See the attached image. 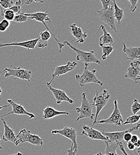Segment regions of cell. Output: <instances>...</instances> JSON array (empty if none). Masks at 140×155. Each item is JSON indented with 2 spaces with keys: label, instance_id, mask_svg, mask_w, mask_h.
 <instances>
[{
  "label": "cell",
  "instance_id": "obj_40",
  "mask_svg": "<svg viewBox=\"0 0 140 155\" xmlns=\"http://www.w3.org/2000/svg\"><path fill=\"white\" fill-rule=\"evenodd\" d=\"M138 140H140L138 136H137V135H132V137H131V140H130V141H131V143H132L133 144H135V143H137Z\"/></svg>",
  "mask_w": 140,
  "mask_h": 155
},
{
  "label": "cell",
  "instance_id": "obj_38",
  "mask_svg": "<svg viewBox=\"0 0 140 155\" xmlns=\"http://www.w3.org/2000/svg\"><path fill=\"white\" fill-rule=\"evenodd\" d=\"M118 147L120 149V151L123 153V154L124 155H129L126 152V150H125V148H124V146H123V143H118Z\"/></svg>",
  "mask_w": 140,
  "mask_h": 155
},
{
  "label": "cell",
  "instance_id": "obj_23",
  "mask_svg": "<svg viewBox=\"0 0 140 155\" xmlns=\"http://www.w3.org/2000/svg\"><path fill=\"white\" fill-rule=\"evenodd\" d=\"M51 34L46 31L41 32L40 34V39L37 44L38 48H43L47 46V41L51 38Z\"/></svg>",
  "mask_w": 140,
  "mask_h": 155
},
{
  "label": "cell",
  "instance_id": "obj_4",
  "mask_svg": "<svg viewBox=\"0 0 140 155\" xmlns=\"http://www.w3.org/2000/svg\"><path fill=\"white\" fill-rule=\"evenodd\" d=\"M63 44L64 45L69 47L72 50H73L77 53L76 59L80 61L83 62V63H96L97 64H101L100 60L96 58L94 54V51H82L80 49L76 48L72 45L69 42L67 41H64Z\"/></svg>",
  "mask_w": 140,
  "mask_h": 155
},
{
  "label": "cell",
  "instance_id": "obj_7",
  "mask_svg": "<svg viewBox=\"0 0 140 155\" xmlns=\"http://www.w3.org/2000/svg\"><path fill=\"white\" fill-rule=\"evenodd\" d=\"M110 97V96L106 90H104L101 93H100L99 91H96V94L93 98L94 103H93V106H95L96 109V114L94 116L95 118L93 123V126L96 125V123L97 121V117L103 107L107 104Z\"/></svg>",
  "mask_w": 140,
  "mask_h": 155
},
{
  "label": "cell",
  "instance_id": "obj_17",
  "mask_svg": "<svg viewBox=\"0 0 140 155\" xmlns=\"http://www.w3.org/2000/svg\"><path fill=\"white\" fill-rule=\"evenodd\" d=\"M40 39V37L38 38L30 39L28 41L20 42H13V43H8V44H0V48L3 47H7V46H19L23 48H25L28 50H34L38 42Z\"/></svg>",
  "mask_w": 140,
  "mask_h": 155
},
{
  "label": "cell",
  "instance_id": "obj_1",
  "mask_svg": "<svg viewBox=\"0 0 140 155\" xmlns=\"http://www.w3.org/2000/svg\"><path fill=\"white\" fill-rule=\"evenodd\" d=\"M85 67L82 74H76L75 79L80 87H83L88 84H97L100 86L103 85V83L98 79L96 75V70H88L90 64L84 63Z\"/></svg>",
  "mask_w": 140,
  "mask_h": 155
},
{
  "label": "cell",
  "instance_id": "obj_50",
  "mask_svg": "<svg viewBox=\"0 0 140 155\" xmlns=\"http://www.w3.org/2000/svg\"><path fill=\"white\" fill-rule=\"evenodd\" d=\"M1 16V10H0V16Z\"/></svg>",
  "mask_w": 140,
  "mask_h": 155
},
{
  "label": "cell",
  "instance_id": "obj_3",
  "mask_svg": "<svg viewBox=\"0 0 140 155\" xmlns=\"http://www.w3.org/2000/svg\"><path fill=\"white\" fill-rule=\"evenodd\" d=\"M24 15L27 16L28 18V19H32V20H35L36 21H39V22H41L43 23V25L45 26L46 29H47V31H48L51 35H52V37H53V38L55 39V41L57 42V44H58V46H59V53L61 52V50L62 48L65 46V45L61 42H60V39L59 38H57L56 35H54V34H53L50 30V29L48 28V27L47 26V25H46L45 23V21H48L49 23H51V19L50 18H49V13L48 11L45 12H36V13H31V14H29V13H23Z\"/></svg>",
  "mask_w": 140,
  "mask_h": 155
},
{
  "label": "cell",
  "instance_id": "obj_47",
  "mask_svg": "<svg viewBox=\"0 0 140 155\" xmlns=\"http://www.w3.org/2000/svg\"><path fill=\"white\" fill-rule=\"evenodd\" d=\"M102 155V153H101V152H99V153H96V154H95V155Z\"/></svg>",
  "mask_w": 140,
  "mask_h": 155
},
{
  "label": "cell",
  "instance_id": "obj_26",
  "mask_svg": "<svg viewBox=\"0 0 140 155\" xmlns=\"http://www.w3.org/2000/svg\"><path fill=\"white\" fill-rule=\"evenodd\" d=\"M100 47L102 48V52H103V54L101 58L103 60H105L107 58V57H108L113 52L114 48L111 45H100Z\"/></svg>",
  "mask_w": 140,
  "mask_h": 155
},
{
  "label": "cell",
  "instance_id": "obj_37",
  "mask_svg": "<svg viewBox=\"0 0 140 155\" xmlns=\"http://www.w3.org/2000/svg\"><path fill=\"white\" fill-rule=\"evenodd\" d=\"M132 134H131V133H126V134H125V135L123 136V140L125 142L128 143V142L130 141V140L131 139V137H132Z\"/></svg>",
  "mask_w": 140,
  "mask_h": 155
},
{
  "label": "cell",
  "instance_id": "obj_27",
  "mask_svg": "<svg viewBox=\"0 0 140 155\" xmlns=\"http://www.w3.org/2000/svg\"><path fill=\"white\" fill-rule=\"evenodd\" d=\"M2 15L4 18V19L7 20L9 21H13V19L15 17V13L8 8L2 11Z\"/></svg>",
  "mask_w": 140,
  "mask_h": 155
},
{
  "label": "cell",
  "instance_id": "obj_16",
  "mask_svg": "<svg viewBox=\"0 0 140 155\" xmlns=\"http://www.w3.org/2000/svg\"><path fill=\"white\" fill-rule=\"evenodd\" d=\"M69 32L73 37L77 39L76 44H82L85 42V39L88 37L86 32H84L80 27L78 26L76 23H73L70 25Z\"/></svg>",
  "mask_w": 140,
  "mask_h": 155
},
{
  "label": "cell",
  "instance_id": "obj_31",
  "mask_svg": "<svg viewBox=\"0 0 140 155\" xmlns=\"http://www.w3.org/2000/svg\"><path fill=\"white\" fill-rule=\"evenodd\" d=\"M13 4V0H0V5L4 9L10 8Z\"/></svg>",
  "mask_w": 140,
  "mask_h": 155
},
{
  "label": "cell",
  "instance_id": "obj_29",
  "mask_svg": "<svg viewBox=\"0 0 140 155\" xmlns=\"http://www.w3.org/2000/svg\"><path fill=\"white\" fill-rule=\"evenodd\" d=\"M21 6L22 5H21V3L20 0H18L16 2L15 5H13L12 7H11L8 9L13 11L15 14H16V13L20 14L21 13Z\"/></svg>",
  "mask_w": 140,
  "mask_h": 155
},
{
  "label": "cell",
  "instance_id": "obj_13",
  "mask_svg": "<svg viewBox=\"0 0 140 155\" xmlns=\"http://www.w3.org/2000/svg\"><path fill=\"white\" fill-rule=\"evenodd\" d=\"M7 102L9 103L10 106H11L12 110H11V112L1 116V117H3L5 116H8V115H11V114H15V115H25L29 117H28L29 119H35L36 117L33 114H31V113L28 112V111H26L25 110V109L23 107V106H21V104H17L16 103H15L14 101H13L11 99L7 100Z\"/></svg>",
  "mask_w": 140,
  "mask_h": 155
},
{
  "label": "cell",
  "instance_id": "obj_49",
  "mask_svg": "<svg viewBox=\"0 0 140 155\" xmlns=\"http://www.w3.org/2000/svg\"><path fill=\"white\" fill-rule=\"evenodd\" d=\"M1 93H2V90H1V87H0V96H1ZM0 100H1V98H0Z\"/></svg>",
  "mask_w": 140,
  "mask_h": 155
},
{
  "label": "cell",
  "instance_id": "obj_39",
  "mask_svg": "<svg viewBox=\"0 0 140 155\" xmlns=\"http://www.w3.org/2000/svg\"><path fill=\"white\" fill-rule=\"evenodd\" d=\"M126 145H127V147L128 148V149H129V150H132V151H133V150H135V147L134 144L132 143H131V141L128 142Z\"/></svg>",
  "mask_w": 140,
  "mask_h": 155
},
{
  "label": "cell",
  "instance_id": "obj_15",
  "mask_svg": "<svg viewBox=\"0 0 140 155\" xmlns=\"http://www.w3.org/2000/svg\"><path fill=\"white\" fill-rule=\"evenodd\" d=\"M46 84L50 91H51L54 97L56 98L57 104H60L62 101H66L70 104L73 103V100L67 96L65 91L53 88L51 85L48 84V82H47Z\"/></svg>",
  "mask_w": 140,
  "mask_h": 155
},
{
  "label": "cell",
  "instance_id": "obj_11",
  "mask_svg": "<svg viewBox=\"0 0 140 155\" xmlns=\"http://www.w3.org/2000/svg\"><path fill=\"white\" fill-rule=\"evenodd\" d=\"M51 134L53 135L59 134L69 138L72 141L73 147L75 149H78V144L77 141V132L75 128L69 127H66L62 130H52Z\"/></svg>",
  "mask_w": 140,
  "mask_h": 155
},
{
  "label": "cell",
  "instance_id": "obj_45",
  "mask_svg": "<svg viewBox=\"0 0 140 155\" xmlns=\"http://www.w3.org/2000/svg\"><path fill=\"white\" fill-rule=\"evenodd\" d=\"M33 1H35V2H40V3H43L44 1L42 0H33Z\"/></svg>",
  "mask_w": 140,
  "mask_h": 155
},
{
  "label": "cell",
  "instance_id": "obj_32",
  "mask_svg": "<svg viewBox=\"0 0 140 155\" xmlns=\"http://www.w3.org/2000/svg\"><path fill=\"white\" fill-rule=\"evenodd\" d=\"M28 20V18L24 15L23 13H21L19 15H15L13 21L16 23H23L26 22Z\"/></svg>",
  "mask_w": 140,
  "mask_h": 155
},
{
  "label": "cell",
  "instance_id": "obj_28",
  "mask_svg": "<svg viewBox=\"0 0 140 155\" xmlns=\"http://www.w3.org/2000/svg\"><path fill=\"white\" fill-rule=\"evenodd\" d=\"M140 119V115H133L132 116H129L127 119L126 120L125 122H123V125H127V124H134L137 123Z\"/></svg>",
  "mask_w": 140,
  "mask_h": 155
},
{
  "label": "cell",
  "instance_id": "obj_21",
  "mask_svg": "<svg viewBox=\"0 0 140 155\" xmlns=\"http://www.w3.org/2000/svg\"><path fill=\"white\" fill-rule=\"evenodd\" d=\"M125 78L131 79L135 84H139L140 80V69H137L130 66L125 75Z\"/></svg>",
  "mask_w": 140,
  "mask_h": 155
},
{
  "label": "cell",
  "instance_id": "obj_19",
  "mask_svg": "<svg viewBox=\"0 0 140 155\" xmlns=\"http://www.w3.org/2000/svg\"><path fill=\"white\" fill-rule=\"evenodd\" d=\"M123 45V51L127 55L126 60H140V47H129L128 48L125 42H122Z\"/></svg>",
  "mask_w": 140,
  "mask_h": 155
},
{
  "label": "cell",
  "instance_id": "obj_14",
  "mask_svg": "<svg viewBox=\"0 0 140 155\" xmlns=\"http://www.w3.org/2000/svg\"><path fill=\"white\" fill-rule=\"evenodd\" d=\"M82 131L80 136H86L91 140H102V141H108L107 138H106L103 134L97 130L91 128L86 125H82Z\"/></svg>",
  "mask_w": 140,
  "mask_h": 155
},
{
  "label": "cell",
  "instance_id": "obj_33",
  "mask_svg": "<svg viewBox=\"0 0 140 155\" xmlns=\"http://www.w3.org/2000/svg\"><path fill=\"white\" fill-rule=\"evenodd\" d=\"M10 23L5 19L2 20L0 21V32H5L10 26Z\"/></svg>",
  "mask_w": 140,
  "mask_h": 155
},
{
  "label": "cell",
  "instance_id": "obj_41",
  "mask_svg": "<svg viewBox=\"0 0 140 155\" xmlns=\"http://www.w3.org/2000/svg\"><path fill=\"white\" fill-rule=\"evenodd\" d=\"M20 1L21 3V5H29L33 2V0H20Z\"/></svg>",
  "mask_w": 140,
  "mask_h": 155
},
{
  "label": "cell",
  "instance_id": "obj_44",
  "mask_svg": "<svg viewBox=\"0 0 140 155\" xmlns=\"http://www.w3.org/2000/svg\"><path fill=\"white\" fill-rule=\"evenodd\" d=\"M10 106V104H8V105H4V106H0V110H1V109H2L3 108H4V107H9Z\"/></svg>",
  "mask_w": 140,
  "mask_h": 155
},
{
  "label": "cell",
  "instance_id": "obj_25",
  "mask_svg": "<svg viewBox=\"0 0 140 155\" xmlns=\"http://www.w3.org/2000/svg\"><path fill=\"white\" fill-rule=\"evenodd\" d=\"M113 11L115 20L118 23V24H120V22L124 18V12L123 9H121L118 7L116 0L113 1Z\"/></svg>",
  "mask_w": 140,
  "mask_h": 155
},
{
  "label": "cell",
  "instance_id": "obj_36",
  "mask_svg": "<svg viewBox=\"0 0 140 155\" xmlns=\"http://www.w3.org/2000/svg\"><path fill=\"white\" fill-rule=\"evenodd\" d=\"M78 149H75L73 147V144H72L71 147L67 150V155H76Z\"/></svg>",
  "mask_w": 140,
  "mask_h": 155
},
{
  "label": "cell",
  "instance_id": "obj_6",
  "mask_svg": "<svg viewBox=\"0 0 140 155\" xmlns=\"http://www.w3.org/2000/svg\"><path fill=\"white\" fill-rule=\"evenodd\" d=\"M2 72L4 74V77L5 78L13 77L15 79L18 78L22 80H26L28 82H30L32 79V72L21 67L14 68L13 69L5 68Z\"/></svg>",
  "mask_w": 140,
  "mask_h": 155
},
{
  "label": "cell",
  "instance_id": "obj_35",
  "mask_svg": "<svg viewBox=\"0 0 140 155\" xmlns=\"http://www.w3.org/2000/svg\"><path fill=\"white\" fill-rule=\"evenodd\" d=\"M128 1L130 3L129 8L131 12L134 13L137 8V4L138 2V0H128Z\"/></svg>",
  "mask_w": 140,
  "mask_h": 155
},
{
  "label": "cell",
  "instance_id": "obj_8",
  "mask_svg": "<svg viewBox=\"0 0 140 155\" xmlns=\"http://www.w3.org/2000/svg\"><path fill=\"white\" fill-rule=\"evenodd\" d=\"M97 15L103 22L109 25L110 27L111 30H113L115 32H117V29L115 25V19L114 17L113 5H110L107 10H103V8L97 11Z\"/></svg>",
  "mask_w": 140,
  "mask_h": 155
},
{
  "label": "cell",
  "instance_id": "obj_18",
  "mask_svg": "<svg viewBox=\"0 0 140 155\" xmlns=\"http://www.w3.org/2000/svg\"><path fill=\"white\" fill-rule=\"evenodd\" d=\"M1 119L4 125V134L2 136V140L4 141H10L15 144L16 136L15 133V131L7 124L3 117H1Z\"/></svg>",
  "mask_w": 140,
  "mask_h": 155
},
{
  "label": "cell",
  "instance_id": "obj_10",
  "mask_svg": "<svg viewBox=\"0 0 140 155\" xmlns=\"http://www.w3.org/2000/svg\"><path fill=\"white\" fill-rule=\"evenodd\" d=\"M123 120L122 115L120 114V110L118 109V101L116 100H114V110L110 116L104 120H101L100 121H97L96 124H113L116 126L120 127L123 124Z\"/></svg>",
  "mask_w": 140,
  "mask_h": 155
},
{
  "label": "cell",
  "instance_id": "obj_20",
  "mask_svg": "<svg viewBox=\"0 0 140 155\" xmlns=\"http://www.w3.org/2000/svg\"><path fill=\"white\" fill-rule=\"evenodd\" d=\"M42 112H43L42 117L45 120L51 119L56 116L62 115H69V112L58 111L54 109L52 107H47L42 110Z\"/></svg>",
  "mask_w": 140,
  "mask_h": 155
},
{
  "label": "cell",
  "instance_id": "obj_43",
  "mask_svg": "<svg viewBox=\"0 0 140 155\" xmlns=\"http://www.w3.org/2000/svg\"><path fill=\"white\" fill-rule=\"evenodd\" d=\"M135 154L136 155H140V148L138 147L137 150L136 151H135Z\"/></svg>",
  "mask_w": 140,
  "mask_h": 155
},
{
  "label": "cell",
  "instance_id": "obj_12",
  "mask_svg": "<svg viewBox=\"0 0 140 155\" xmlns=\"http://www.w3.org/2000/svg\"><path fill=\"white\" fill-rule=\"evenodd\" d=\"M77 66L78 63L76 61H69L64 65L57 66L56 68H55L54 72L52 74L51 80L49 82H48V84L51 85V82L53 81L55 78L66 74L67 73L72 71L77 67Z\"/></svg>",
  "mask_w": 140,
  "mask_h": 155
},
{
  "label": "cell",
  "instance_id": "obj_5",
  "mask_svg": "<svg viewBox=\"0 0 140 155\" xmlns=\"http://www.w3.org/2000/svg\"><path fill=\"white\" fill-rule=\"evenodd\" d=\"M93 104L90 102L86 98V93L85 92L82 94V100L80 107L76 108V111L80 114L77 119V121L78 122L80 120L84 118L90 119L93 120L95 115L93 113Z\"/></svg>",
  "mask_w": 140,
  "mask_h": 155
},
{
  "label": "cell",
  "instance_id": "obj_30",
  "mask_svg": "<svg viewBox=\"0 0 140 155\" xmlns=\"http://www.w3.org/2000/svg\"><path fill=\"white\" fill-rule=\"evenodd\" d=\"M140 110V104L137 99L135 98L134 100L133 104L131 106V111L133 115H135L138 111Z\"/></svg>",
  "mask_w": 140,
  "mask_h": 155
},
{
  "label": "cell",
  "instance_id": "obj_42",
  "mask_svg": "<svg viewBox=\"0 0 140 155\" xmlns=\"http://www.w3.org/2000/svg\"><path fill=\"white\" fill-rule=\"evenodd\" d=\"M134 144V146H135V147H140V140H138L137 143H135V144Z\"/></svg>",
  "mask_w": 140,
  "mask_h": 155
},
{
  "label": "cell",
  "instance_id": "obj_48",
  "mask_svg": "<svg viewBox=\"0 0 140 155\" xmlns=\"http://www.w3.org/2000/svg\"><path fill=\"white\" fill-rule=\"evenodd\" d=\"M1 149H2V147L1 144V138H0V150H1Z\"/></svg>",
  "mask_w": 140,
  "mask_h": 155
},
{
  "label": "cell",
  "instance_id": "obj_2",
  "mask_svg": "<svg viewBox=\"0 0 140 155\" xmlns=\"http://www.w3.org/2000/svg\"><path fill=\"white\" fill-rule=\"evenodd\" d=\"M28 142L35 146L40 147L44 144L43 140L38 135L32 134L29 130L23 129L16 136L15 146H18L20 143Z\"/></svg>",
  "mask_w": 140,
  "mask_h": 155
},
{
  "label": "cell",
  "instance_id": "obj_24",
  "mask_svg": "<svg viewBox=\"0 0 140 155\" xmlns=\"http://www.w3.org/2000/svg\"><path fill=\"white\" fill-rule=\"evenodd\" d=\"M106 149L104 155H118L116 152L118 144L116 143H110L108 141H104Z\"/></svg>",
  "mask_w": 140,
  "mask_h": 155
},
{
  "label": "cell",
  "instance_id": "obj_34",
  "mask_svg": "<svg viewBox=\"0 0 140 155\" xmlns=\"http://www.w3.org/2000/svg\"><path fill=\"white\" fill-rule=\"evenodd\" d=\"M113 1L114 0H100L103 5L102 8L103 10H107L109 7L113 5Z\"/></svg>",
  "mask_w": 140,
  "mask_h": 155
},
{
  "label": "cell",
  "instance_id": "obj_9",
  "mask_svg": "<svg viewBox=\"0 0 140 155\" xmlns=\"http://www.w3.org/2000/svg\"><path fill=\"white\" fill-rule=\"evenodd\" d=\"M140 124H138L136 126H132L131 128H129L125 131L120 132H112V133H106L103 130L101 133L103 136H105L108 139V141L110 143H123V138L125 134L126 133H132L135 131H137L140 128Z\"/></svg>",
  "mask_w": 140,
  "mask_h": 155
},
{
  "label": "cell",
  "instance_id": "obj_46",
  "mask_svg": "<svg viewBox=\"0 0 140 155\" xmlns=\"http://www.w3.org/2000/svg\"><path fill=\"white\" fill-rule=\"evenodd\" d=\"M22 155V153H20V152H18L16 154H14V155Z\"/></svg>",
  "mask_w": 140,
  "mask_h": 155
},
{
  "label": "cell",
  "instance_id": "obj_22",
  "mask_svg": "<svg viewBox=\"0 0 140 155\" xmlns=\"http://www.w3.org/2000/svg\"><path fill=\"white\" fill-rule=\"evenodd\" d=\"M100 29H102L103 34L99 39V45L112 44L114 42V40H113V37H112L111 34L107 32L105 27L103 25L100 26L99 31L100 30Z\"/></svg>",
  "mask_w": 140,
  "mask_h": 155
}]
</instances>
